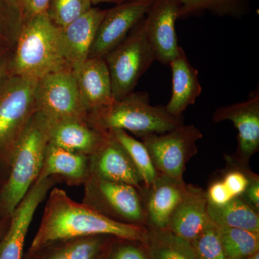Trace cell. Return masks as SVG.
<instances>
[{
  "label": "cell",
  "instance_id": "1",
  "mask_svg": "<svg viewBox=\"0 0 259 259\" xmlns=\"http://www.w3.org/2000/svg\"><path fill=\"white\" fill-rule=\"evenodd\" d=\"M147 233L146 227L115 222L82 202H75L64 190L53 187L28 251L53 242L97 235L144 242Z\"/></svg>",
  "mask_w": 259,
  "mask_h": 259
},
{
  "label": "cell",
  "instance_id": "2",
  "mask_svg": "<svg viewBox=\"0 0 259 259\" xmlns=\"http://www.w3.org/2000/svg\"><path fill=\"white\" fill-rule=\"evenodd\" d=\"M52 121L35 112L15 145L0 184V218H10L38 179L49 144Z\"/></svg>",
  "mask_w": 259,
  "mask_h": 259
},
{
  "label": "cell",
  "instance_id": "3",
  "mask_svg": "<svg viewBox=\"0 0 259 259\" xmlns=\"http://www.w3.org/2000/svg\"><path fill=\"white\" fill-rule=\"evenodd\" d=\"M66 69L71 68L63 53L61 28L47 14L25 21L12 52L10 74L39 79Z\"/></svg>",
  "mask_w": 259,
  "mask_h": 259
},
{
  "label": "cell",
  "instance_id": "4",
  "mask_svg": "<svg viewBox=\"0 0 259 259\" xmlns=\"http://www.w3.org/2000/svg\"><path fill=\"white\" fill-rule=\"evenodd\" d=\"M88 122L107 132L122 130L138 138L145 135L163 134L184 125L183 116L168 113L165 106H153L146 92H133L110 105L89 112Z\"/></svg>",
  "mask_w": 259,
  "mask_h": 259
},
{
  "label": "cell",
  "instance_id": "5",
  "mask_svg": "<svg viewBox=\"0 0 259 259\" xmlns=\"http://www.w3.org/2000/svg\"><path fill=\"white\" fill-rule=\"evenodd\" d=\"M37 80L9 74L0 83V184L4 180L15 145L37 111Z\"/></svg>",
  "mask_w": 259,
  "mask_h": 259
},
{
  "label": "cell",
  "instance_id": "6",
  "mask_svg": "<svg viewBox=\"0 0 259 259\" xmlns=\"http://www.w3.org/2000/svg\"><path fill=\"white\" fill-rule=\"evenodd\" d=\"M115 100L134 92L140 78L156 60L145 30L144 18L120 44L105 57Z\"/></svg>",
  "mask_w": 259,
  "mask_h": 259
},
{
  "label": "cell",
  "instance_id": "7",
  "mask_svg": "<svg viewBox=\"0 0 259 259\" xmlns=\"http://www.w3.org/2000/svg\"><path fill=\"white\" fill-rule=\"evenodd\" d=\"M83 186L82 203L112 221L146 227V214L139 189L90 176Z\"/></svg>",
  "mask_w": 259,
  "mask_h": 259
},
{
  "label": "cell",
  "instance_id": "8",
  "mask_svg": "<svg viewBox=\"0 0 259 259\" xmlns=\"http://www.w3.org/2000/svg\"><path fill=\"white\" fill-rule=\"evenodd\" d=\"M202 137L195 125L184 124L165 134H147L139 139L158 174L182 180L187 163L198 151L197 141Z\"/></svg>",
  "mask_w": 259,
  "mask_h": 259
},
{
  "label": "cell",
  "instance_id": "9",
  "mask_svg": "<svg viewBox=\"0 0 259 259\" xmlns=\"http://www.w3.org/2000/svg\"><path fill=\"white\" fill-rule=\"evenodd\" d=\"M35 101L37 111L53 123L66 119H88L89 112L72 69L51 73L37 80Z\"/></svg>",
  "mask_w": 259,
  "mask_h": 259
},
{
  "label": "cell",
  "instance_id": "10",
  "mask_svg": "<svg viewBox=\"0 0 259 259\" xmlns=\"http://www.w3.org/2000/svg\"><path fill=\"white\" fill-rule=\"evenodd\" d=\"M153 0H135L106 10L97 30L89 58L105 56L125 40L145 18Z\"/></svg>",
  "mask_w": 259,
  "mask_h": 259
},
{
  "label": "cell",
  "instance_id": "11",
  "mask_svg": "<svg viewBox=\"0 0 259 259\" xmlns=\"http://www.w3.org/2000/svg\"><path fill=\"white\" fill-rule=\"evenodd\" d=\"M214 123L231 121L238 131V146L231 158L244 166L259 149V93H252L245 101L218 108L212 115Z\"/></svg>",
  "mask_w": 259,
  "mask_h": 259
},
{
  "label": "cell",
  "instance_id": "12",
  "mask_svg": "<svg viewBox=\"0 0 259 259\" xmlns=\"http://www.w3.org/2000/svg\"><path fill=\"white\" fill-rule=\"evenodd\" d=\"M179 12L177 0H153L144 18L146 35L161 64H169L180 52L175 27Z\"/></svg>",
  "mask_w": 259,
  "mask_h": 259
},
{
  "label": "cell",
  "instance_id": "13",
  "mask_svg": "<svg viewBox=\"0 0 259 259\" xmlns=\"http://www.w3.org/2000/svg\"><path fill=\"white\" fill-rule=\"evenodd\" d=\"M54 178L37 180L11 215L8 231L0 243V259H23L24 245L35 211L48 192L59 184Z\"/></svg>",
  "mask_w": 259,
  "mask_h": 259
},
{
  "label": "cell",
  "instance_id": "14",
  "mask_svg": "<svg viewBox=\"0 0 259 259\" xmlns=\"http://www.w3.org/2000/svg\"><path fill=\"white\" fill-rule=\"evenodd\" d=\"M187 184L158 174L149 187L140 190L146 214V227L149 230H168L172 214L183 197Z\"/></svg>",
  "mask_w": 259,
  "mask_h": 259
},
{
  "label": "cell",
  "instance_id": "15",
  "mask_svg": "<svg viewBox=\"0 0 259 259\" xmlns=\"http://www.w3.org/2000/svg\"><path fill=\"white\" fill-rule=\"evenodd\" d=\"M89 158L90 176L132 185L139 190L144 186L128 153L109 132L105 142Z\"/></svg>",
  "mask_w": 259,
  "mask_h": 259
},
{
  "label": "cell",
  "instance_id": "16",
  "mask_svg": "<svg viewBox=\"0 0 259 259\" xmlns=\"http://www.w3.org/2000/svg\"><path fill=\"white\" fill-rule=\"evenodd\" d=\"M106 10L92 8L67 26L61 28L63 53L73 71L88 60L97 30Z\"/></svg>",
  "mask_w": 259,
  "mask_h": 259
},
{
  "label": "cell",
  "instance_id": "17",
  "mask_svg": "<svg viewBox=\"0 0 259 259\" xmlns=\"http://www.w3.org/2000/svg\"><path fill=\"white\" fill-rule=\"evenodd\" d=\"M108 132L96 128L88 119L70 118L52 124L49 144L90 156L106 140Z\"/></svg>",
  "mask_w": 259,
  "mask_h": 259
},
{
  "label": "cell",
  "instance_id": "18",
  "mask_svg": "<svg viewBox=\"0 0 259 259\" xmlns=\"http://www.w3.org/2000/svg\"><path fill=\"white\" fill-rule=\"evenodd\" d=\"M207 206L206 191L187 185L185 194L172 214L168 230L191 243L208 222Z\"/></svg>",
  "mask_w": 259,
  "mask_h": 259
},
{
  "label": "cell",
  "instance_id": "19",
  "mask_svg": "<svg viewBox=\"0 0 259 259\" xmlns=\"http://www.w3.org/2000/svg\"><path fill=\"white\" fill-rule=\"evenodd\" d=\"M73 71L80 95L89 112L106 107L115 101L110 72L105 59L88 58Z\"/></svg>",
  "mask_w": 259,
  "mask_h": 259
},
{
  "label": "cell",
  "instance_id": "20",
  "mask_svg": "<svg viewBox=\"0 0 259 259\" xmlns=\"http://www.w3.org/2000/svg\"><path fill=\"white\" fill-rule=\"evenodd\" d=\"M116 238L97 235L62 240L28 252L33 259H106Z\"/></svg>",
  "mask_w": 259,
  "mask_h": 259
},
{
  "label": "cell",
  "instance_id": "21",
  "mask_svg": "<svg viewBox=\"0 0 259 259\" xmlns=\"http://www.w3.org/2000/svg\"><path fill=\"white\" fill-rule=\"evenodd\" d=\"M90 177L88 156L49 144L37 180L52 177L68 186H81Z\"/></svg>",
  "mask_w": 259,
  "mask_h": 259
},
{
  "label": "cell",
  "instance_id": "22",
  "mask_svg": "<svg viewBox=\"0 0 259 259\" xmlns=\"http://www.w3.org/2000/svg\"><path fill=\"white\" fill-rule=\"evenodd\" d=\"M168 65L171 70L172 93L165 108L172 115L182 116L202 93L198 71L190 64L182 47L178 55Z\"/></svg>",
  "mask_w": 259,
  "mask_h": 259
},
{
  "label": "cell",
  "instance_id": "23",
  "mask_svg": "<svg viewBox=\"0 0 259 259\" xmlns=\"http://www.w3.org/2000/svg\"><path fill=\"white\" fill-rule=\"evenodd\" d=\"M207 214L209 219L216 226L259 233V212L241 197H233L223 206L208 203Z\"/></svg>",
  "mask_w": 259,
  "mask_h": 259
},
{
  "label": "cell",
  "instance_id": "24",
  "mask_svg": "<svg viewBox=\"0 0 259 259\" xmlns=\"http://www.w3.org/2000/svg\"><path fill=\"white\" fill-rule=\"evenodd\" d=\"M180 5L179 19L209 12L218 17L242 18L249 13L250 0H177Z\"/></svg>",
  "mask_w": 259,
  "mask_h": 259
},
{
  "label": "cell",
  "instance_id": "25",
  "mask_svg": "<svg viewBox=\"0 0 259 259\" xmlns=\"http://www.w3.org/2000/svg\"><path fill=\"white\" fill-rule=\"evenodd\" d=\"M145 242L151 259H197L192 243L169 230L148 229Z\"/></svg>",
  "mask_w": 259,
  "mask_h": 259
},
{
  "label": "cell",
  "instance_id": "26",
  "mask_svg": "<svg viewBox=\"0 0 259 259\" xmlns=\"http://www.w3.org/2000/svg\"><path fill=\"white\" fill-rule=\"evenodd\" d=\"M214 226L228 258L245 259L258 252L259 233L231 227Z\"/></svg>",
  "mask_w": 259,
  "mask_h": 259
},
{
  "label": "cell",
  "instance_id": "27",
  "mask_svg": "<svg viewBox=\"0 0 259 259\" xmlns=\"http://www.w3.org/2000/svg\"><path fill=\"white\" fill-rule=\"evenodd\" d=\"M107 132L123 146L139 171L144 187H149L158 173L144 143L122 130H112Z\"/></svg>",
  "mask_w": 259,
  "mask_h": 259
},
{
  "label": "cell",
  "instance_id": "28",
  "mask_svg": "<svg viewBox=\"0 0 259 259\" xmlns=\"http://www.w3.org/2000/svg\"><path fill=\"white\" fill-rule=\"evenodd\" d=\"M24 25L15 0H0V51H13Z\"/></svg>",
  "mask_w": 259,
  "mask_h": 259
},
{
  "label": "cell",
  "instance_id": "29",
  "mask_svg": "<svg viewBox=\"0 0 259 259\" xmlns=\"http://www.w3.org/2000/svg\"><path fill=\"white\" fill-rule=\"evenodd\" d=\"M93 8L91 0H51L47 15L59 28H64Z\"/></svg>",
  "mask_w": 259,
  "mask_h": 259
},
{
  "label": "cell",
  "instance_id": "30",
  "mask_svg": "<svg viewBox=\"0 0 259 259\" xmlns=\"http://www.w3.org/2000/svg\"><path fill=\"white\" fill-rule=\"evenodd\" d=\"M191 243L197 259H229L223 249L215 226L210 220Z\"/></svg>",
  "mask_w": 259,
  "mask_h": 259
},
{
  "label": "cell",
  "instance_id": "31",
  "mask_svg": "<svg viewBox=\"0 0 259 259\" xmlns=\"http://www.w3.org/2000/svg\"><path fill=\"white\" fill-rule=\"evenodd\" d=\"M137 241L116 238L106 259H151L148 248L146 251Z\"/></svg>",
  "mask_w": 259,
  "mask_h": 259
},
{
  "label": "cell",
  "instance_id": "32",
  "mask_svg": "<svg viewBox=\"0 0 259 259\" xmlns=\"http://www.w3.org/2000/svg\"><path fill=\"white\" fill-rule=\"evenodd\" d=\"M24 23L37 15L47 14L51 0H15Z\"/></svg>",
  "mask_w": 259,
  "mask_h": 259
},
{
  "label": "cell",
  "instance_id": "33",
  "mask_svg": "<svg viewBox=\"0 0 259 259\" xmlns=\"http://www.w3.org/2000/svg\"><path fill=\"white\" fill-rule=\"evenodd\" d=\"M208 203L214 206H223L228 203L232 198V194L226 188L222 180H217L209 185L206 191Z\"/></svg>",
  "mask_w": 259,
  "mask_h": 259
},
{
  "label": "cell",
  "instance_id": "34",
  "mask_svg": "<svg viewBox=\"0 0 259 259\" xmlns=\"http://www.w3.org/2000/svg\"><path fill=\"white\" fill-rule=\"evenodd\" d=\"M241 197L252 207L259 212V177L258 175L250 179L246 190Z\"/></svg>",
  "mask_w": 259,
  "mask_h": 259
},
{
  "label": "cell",
  "instance_id": "35",
  "mask_svg": "<svg viewBox=\"0 0 259 259\" xmlns=\"http://www.w3.org/2000/svg\"><path fill=\"white\" fill-rule=\"evenodd\" d=\"M13 51H0V83L10 74V63Z\"/></svg>",
  "mask_w": 259,
  "mask_h": 259
},
{
  "label": "cell",
  "instance_id": "36",
  "mask_svg": "<svg viewBox=\"0 0 259 259\" xmlns=\"http://www.w3.org/2000/svg\"><path fill=\"white\" fill-rule=\"evenodd\" d=\"M10 221H11V218H0V243L3 241V238H5L7 232L8 231Z\"/></svg>",
  "mask_w": 259,
  "mask_h": 259
},
{
  "label": "cell",
  "instance_id": "37",
  "mask_svg": "<svg viewBox=\"0 0 259 259\" xmlns=\"http://www.w3.org/2000/svg\"><path fill=\"white\" fill-rule=\"evenodd\" d=\"M91 1L93 5H96L103 3H116V4L120 5L122 4V3L135 1V0H91Z\"/></svg>",
  "mask_w": 259,
  "mask_h": 259
},
{
  "label": "cell",
  "instance_id": "38",
  "mask_svg": "<svg viewBox=\"0 0 259 259\" xmlns=\"http://www.w3.org/2000/svg\"><path fill=\"white\" fill-rule=\"evenodd\" d=\"M245 259H259V253L257 252V253H254V254L251 255L250 256Z\"/></svg>",
  "mask_w": 259,
  "mask_h": 259
},
{
  "label": "cell",
  "instance_id": "39",
  "mask_svg": "<svg viewBox=\"0 0 259 259\" xmlns=\"http://www.w3.org/2000/svg\"><path fill=\"white\" fill-rule=\"evenodd\" d=\"M23 259H33V258H32V255L30 254V253H29V252H28V253H27L26 254L24 255Z\"/></svg>",
  "mask_w": 259,
  "mask_h": 259
}]
</instances>
